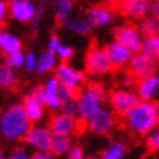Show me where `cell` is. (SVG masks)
I'll return each instance as SVG.
<instances>
[{
  "label": "cell",
  "mask_w": 159,
  "mask_h": 159,
  "mask_svg": "<svg viewBox=\"0 0 159 159\" xmlns=\"http://www.w3.org/2000/svg\"><path fill=\"white\" fill-rule=\"evenodd\" d=\"M123 118L127 128L133 134L145 137L159 125V104L155 101H139Z\"/></svg>",
  "instance_id": "6da1fadb"
},
{
  "label": "cell",
  "mask_w": 159,
  "mask_h": 159,
  "mask_svg": "<svg viewBox=\"0 0 159 159\" xmlns=\"http://www.w3.org/2000/svg\"><path fill=\"white\" fill-rule=\"evenodd\" d=\"M31 129V122L22 105H13L8 107L0 119L2 134L11 141H20L26 137Z\"/></svg>",
  "instance_id": "7a4b0ae2"
},
{
  "label": "cell",
  "mask_w": 159,
  "mask_h": 159,
  "mask_svg": "<svg viewBox=\"0 0 159 159\" xmlns=\"http://www.w3.org/2000/svg\"><path fill=\"white\" fill-rule=\"evenodd\" d=\"M107 94L104 85L100 83H91L78 93V116L88 122L98 111L104 109Z\"/></svg>",
  "instance_id": "3957f363"
},
{
  "label": "cell",
  "mask_w": 159,
  "mask_h": 159,
  "mask_svg": "<svg viewBox=\"0 0 159 159\" xmlns=\"http://www.w3.org/2000/svg\"><path fill=\"white\" fill-rule=\"evenodd\" d=\"M85 69L92 75H106L114 70V66L111 63L109 54L105 48L102 47L93 45L88 51L85 57Z\"/></svg>",
  "instance_id": "277c9868"
},
{
  "label": "cell",
  "mask_w": 159,
  "mask_h": 159,
  "mask_svg": "<svg viewBox=\"0 0 159 159\" xmlns=\"http://www.w3.org/2000/svg\"><path fill=\"white\" fill-rule=\"evenodd\" d=\"M56 78L63 88L73 92L74 94H78L82 91L85 82L84 73L71 67L66 62H62L58 66H56Z\"/></svg>",
  "instance_id": "5b68a950"
},
{
  "label": "cell",
  "mask_w": 159,
  "mask_h": 159,
  "mask_svg": "<svg viewBox=\"0 0 159 159\" xmlns=\"http://www.w3.org/2000/svg\"><path fill=\"white\" fill-rule=\"evenodd\" d=\"M145 36L141 30L133 25H123L115 30V40L127 47L133 54L140 53Z\"/></svg>",
  "instance_id": "8992f818"
},
{
  "label": "cell",
  "mask_w": 159,
  "mask_h": 159,
  "mask_svg": "<svg viewBox=\"0 0 159 159\" xmlns=\"http://www.w3.org/2000/svg\"><path fill=\"white\" fill-rule=\"evenodd\" d=\"M139 101L140 100L137 97L136 92H133L132 89H125V88L113 91L109 97L111 110L119 115L127 114Z\"/></svg>",
  "instance_id": "52a82bcc"
},
{
  "label": "cell",
  "mask_w": 159,
  "mask_h": 159,
  "mask_svg": "<svg viewBox=\"0 0 159 159\" xmlns=\"http://www.w3.org/2000/svg\"><path fill=\"white\" fill-rule=\"evenodd\" d=\"M115 124H116L115 113L109 109H102L87 122L88 129L96 134H101V136H105V134L113 132L115 128Z\"/></svg>",
  "instance_id": "ba28073f"
},
{
  "label": "cell",
  "mask_w": 159,
  "mask_h": 159,
  "mask_svg": "<svg viewBox=\"0 0 159 159\" xmlns=\"http://www.w3.org/2000/svg\"><path fill=\"white\" fill-rule=\"evenodd\" d=\"M128 70H129V74L136 79V80H141V79H144V78L157 74L158 62L146 57V56L142 53H134L131 58L129 65H128Z\"/></svg>",
  "instance_id": "9c48e42d"
},
{
  "label": "cell",
  "mask_w": 159,
  "mask_h": 159,
  "mask_svg": "<svg viewBox=\"0 0 159 159\" xmlns=\"http://www.w3.org/2000/svg\"><path fill=\"white\" fill-rule=\"evenodd\" d=\"M52 137L53 133L51 132L49 128L36 125V127H31L25 140L29 146L36 149L38 152H45V150H51Z\"/></svg>",
  "instance_id": "30bf717a"
},
{
  "label": "cell",
  "mask_w": 159,
  "mask_h": 159,
  "mask_svg": "<svg viewBox=\"0 0 159 159\" xmlns=\"http://www.w3.org/2000/svg\"><path fill=\"white\" fill-rule=\"evenodd\" d=\"M23 109L30 119V122H39L44 115V100L42 88H35L23 101Z\"/></svg>",
  "instance_id": "8fae6325"
},
{
  "label": "cell",
  "mask_w": 159,
  "mask_h": 159,
  "mask_svg": "<svg viewBox=\"0 0 159 159\" xmlns=\"http://www.w3.org/2000/svg\"><path fill=\"white\" fill-rule=\"evenodd\" d=\"M105 49L109 54V58L113 63L114 69H123L129 65L133 53L123 44L116 40H113L105 47Z\"/></svg>",
  "instance_id": "7c38bea8"
},
{
  "label": "cell",
  "mask_w": 159,
  "mask_h": 159,
  "mask_svg": "<svg viewBox=\"0 0 159 159\" xmlns=\"http://www.w3.org/2000/svg\"><path fill=\"white\" fill-rule=\"evenodd\" d=\"M136 94L140 101H155L159 94V74L136 82Z\"/></svg>",
  "instance_id": "4fadbf2b"
},
{
  "label": "cell",
  "mask_w": 159,
  "mask_h": 159,
  "mask_svg": "<svg viewBox=\"0 0 159 159\" xmlns=\"http://www.w3.org/2000/svg\"><path fill=\"white\" fill-rule=\"evenodd\" d=\"M115 18V11L107 5H96L92 7L87 13L85 20L93 27H105L110 25Z\"/></svg>",
  "instance_id": "5bb4252c"
},
{
  "label": "cell",
  "mask_w": 159,
  "mask_h": 159,
  "mask_svg": "<svg viewBox=\"0 0 159 159\" xmlns=\"http://www.w3.org/2000/svg\"><path fill=\"white\" fill-rule=\"evenodd\" d=\"M122 13L133 20L146 18L152 9V0H125L120 5Z\"/></svg>",
  "instance_id": "9a60e30c"
},
{
  "label": "cell",
  "mask_w": 159,
  "mask_h": 159,
  "mask_svg": "<svg viewBox=\"0 0 159 159\" xmlns=\"http://www.w3.org/2000/svg\"><path fill=\"white\" fill-rule=\"evenodd\" d=\"M76 125H78V122L74 116L61 113L54 115L51 119L49 129L53 134H57V136H70L71 133L75 132Z\"/></svg>",
  "instance_id": "2e32d148"
},
{
  "label": "cell",
  "mask_w": 159,
  "mask_h": 159,
  "mask_svg": "<svg viewBox=\"0 0 159 159\" xmlns=\"http://www.w3.org/2000/svg\"><path fill=\"white\" fill-rule=\"evenodd\" d=\"M9 12L14 20L18 22H31L36 17V8L31 3V0H17L12 2L9 7Z\"/></svg>",
  "instance_id": "e0dca14e"
},
{
  "label": "cell",
  "mask_w": 159,
  "mask_h": 159,
  "mask_svg": "<svg viewBox=\"0 0 159 159\" xmlns=\"http://www.w3.org/2000/svg\"><path fill=\"white\" fill-rule=\"evenodd\" d=\"M60 82L56 76H51L47 83L44 84V88H42L43 92V100L44 105L49 109H58L61 107V98H60Z\"/></svg>",
  "instance_id": "ac0fdd59"
},
{
  "label": "cell",
  "mask_w": 159,
  "mask_h": 159,
  "mask_svg": "<svg viewBox=\"0 0 159 159\" xmlns=\"http://www.w3.org/2000/svg\"><path fill=\"white\" fill-rule=\"evenodd\" d=\"M128 146L123 140H114L102 150L101 159H125Z\"/></svg>",
  "instance_id": "d6986e66"
},
{
  "label": "cell",
  "mask_w": 159,
  "mask_h": 159,
  "mask_svg": "<svg viewBox=\"0 0 159 159\" xmlns=\"http://www.w3.org/2000/svg\"><path fill=\"white\" fill-rule=\"evenodd\" d=\"M140 53L145 54L155 62H159V35L145 36Z\"/></svg>",
  "instance_id": "ffe728a7"
},
{
  "label": "cell",
  "mask_w": 159,
  "mask_h": 159,
  "mask_svg": "<svg viewBox=\"0 0 159 159\" xmlns=\"http://www.w3.org/2000/svg\"><path fill=\"white\" fill-rule=\"evenodd\" d=\"M56 62H57V56L52 51L44 52L40 57H38L36 63V71L39 74H48L56 67Z\"/></svg>",
  "instance_id": "44dd1931"
},
{
  "label": "cell",
  "mask_w": 159,
  "mask_h": 159,
  "mask_svg": "<svg viewBox=\"0 0 159 159\" xmlns=\"http://www.w3.org/2000/svg\"><path fill=\"white\" fill-rule=\"evenodd\" d=\"M21 42L20 39L9 33H3L2 38H0V49L4 51L8 54H13V53H17L21 52Z\"/></svg>",
  "instance_id": "7402d4cb"
},
{
  "label": "cell",
  "mask_w": 159,
  "mask_h": 159,
  "mask_svg": "<svg viewBox=\"0 0 159 159\" xmlns=\"http://www.w3.org/2000/svg\"><path fill=\"white\" fill-rule=\"evenodd\" d=\"M63 25H65L66 30L78 35H87L92 30V26L85 18H69Z\"/></svg>",
  "instance_id": "603a6c76"
},
{
  "label": "cell",
  "mask_w": 159,
  "mask_h": 159,
  "mask_svg": "<svg viewBox=\"0 0 159 159\" xmlns=\"http://www.w3.org/2000/svg\"><path fill=\"white\" fill-rule=\"evenodd\" d=\"M70 148H71V139H70V136H57V134H53L52 144H51V152L54 155L67 154Z\"/></svg>",
  "instance_id": "cb8c5ba5"
},
{
  "label": "cell",
  "mask_w": 159,
  "mask_h": 159,
  "mask_svg": "<svg viewBox=\"0 0 159 159\" xmlns=\"http://www.w3.org/2000/svg\"><path fill=\"white\" fill-rule=\"evenodd\" d=\"M73 2L71 0H57L56 2V18L60 23H65L73 12Z\"/></svg>",
  "instance_id": "d4e9b609"
},
{
  "label": "cell",
  "mask_w": 159,
  "mask_h": 159,
  "mask_svg": "<svg viewBox=\"0 0 159 159\" xmlns=\"http://www.w3.org/2000/svg\"><path fill=\"white\" fill-rule=\"evenodd\" d=\"M16 73L9 65L0 66V88H12L16 84Z\"/></svg>",
  "instance_id": "484cf974"
},
{
  "label": "cell",
  "mask_w": 159,
  "mask_h": 159,
  "mask_svg": "<svg viewBox=\"0 0 159 159\" xmlns=\"http://www.w3.org/2000/svg\"><path fill=\"white\" fill-rule=\"evenodd\" d=\"M144 36H152V35H159V20H157L153 16L146 17L141 21V25L139 26Z\"/></svg>",
  "instance_id": "4316f807"
},
{
  "label": "cell",
  "mask_w": 159,
  "mask_h": 159,
  "mask_svg": "<svg viewBox=\"0 0 159 159\" xmlns=\"http://www.w3.org/2000/svg\"><path fill=\"white\" fill-rule=\"evenodd\" d=\"M145 146L149 153L152 154L159 153V125L145 136Z\"/></svg>",
  "instance_id": "83f0119b"
},
{
  "label": "cell",
  "mask_w": 159,
  "mask_h": 159,
  "mask_svg": "<svg viewBox=\"0 0 159 159\" xmlns=\"http://www.w3.org/2000/svg\"><path fill=\"white\" fill-rule=\"evenodd\" d=\"M61 109L62 113L70 115V116H78V97L76 94L73 96H69L67 98H65L61 102Z\"/></svg>",
  "instance_id": "f1b7e54d"
},
{
  "label": "cell",
  "mask_w": 159,
  "mask_h": 159,
  "mask_svg": "<svg viewBox=\"0 0 159 159\" xmlns=\"http://www.w3.org/2000/svg\"><path fill=\"white\" fill-rule=\"evenodd\" d=\"M23 62H25V54H23L22 52H17V53H13V54H8L7 65H9L13 70L22 67L23 66Z\"/></svg>",
  "instance_id": "f546056e"
},
{
  "label": "cell",
  "mask_w": 159,
  "mask_h": 159,
  "mask_svg": "<svg viewBox=\"0 0 159 159\" xmlns=\"http://www.w3.org/2000/svg\"><path fill=\"white\" fill-rule=\"evenodd\" d=\"M56 56L63 62H66L69 61L71 57H73V54H74V49L71 48L70 45H66V44H60L58 45V48L54 51Z\"/></svg>",
  "instance_id": "4dcf8cb0"
},
{
  "label": "cell",
  "mask_w": 159,
  "mask_h": 159,
  "mask_svg": "<svg viewBox=\"0 0 159 159\" xmlns=\"http://www.w3.org/2000/svg\"><path fill=\"white\" fill-rule=\"evenodd\" d=\"M36 63H38V57L34 52H29L25 54V62H23V67L27 71L36 70Z\"/></svg>",
  "instance_id": "1f68e13d"
},
{
  "label": "cell",
  "mask_w": 159,
  "mask_h": 159,
  "mask_svg": "<svg viewBox=\"0 0 159 159\" xmlns=\"http://www.w3.org/2000/svg\"><path fill=\"white\" fill-rule=\"evenodd\" d=\"M67 158L69 159H84V152L80 146H71L67 152Z\"/></svg>",
  "instance_id": "d6a6232c"
},
{
  "label": "cell",
  "mask_w": 159,
  "mask_h": 159,
  "mask_svg": "<svg viewBox=\"0 0 159 159\" xmlns=\"http://www.w3.org/2000/svg\"><path fill=\"white\" fill-rule=\"evenodd\" d=\"M31 159H54V154L51 150H45V152H36L35 154L31 155Z\"/></svg>",
  "instance_id": "836d02e7"
},
{
  "label": "cell",
  "mask_w": 159,
  "mask_h": 159,
  "mask_svg": "<svg viewBox=\"0 0 159 159\" xmlns=\"http://www.w3.org/2000/svg\"><path fill=\"white\" fill-rule=\"evenodd\" d=\"M8 12H9V7L4 2V0H0V23H3L8 16Z\"/></svg>",
  "instance_id": "e575fe53"
},
{
  "label": "cell",
  "mask_w": 159,
  "mask_h": 159,
  "mask_svg": "<svg viewBox=\"0 0 159 159\" xmlns=\"http://www.w3.org/2000/svg\"><path fill=\"white\" fill-rule=\"evenodd\" d=\"M9 159H31V155L26 152V150H22V149H18L11 155Z\"/></svg>",
  "instance_id": "d590c367"
},
{
  "label": "cell",
  "mask_w": 159,
  "mask_h": 159,
  "mask_svg": "<svg viewBox=\"0 0 159 159\" xmlns=\"http://www.w3.org/2000/svg\"><path fill=\"white\" fill-rule=\"evenodd\" d=\"M60 44H61V42H60L58 36L53 35V36L49 39V43H48V51H52V52H54L56 49L58 48V45H60Z\"/></svg>",
  "instance_id": "8d00e7d4"
},
{
  "label": "cell",
  "mask_w": 159,
  "mask_h": 159,
  "mask_svg": "<svg viewBox=\"0 0 159 159\" xmlns=\"http://www.w3.org/2000/svg\"><path fill=\"white\" fill-rule=\"evenodd\" d=\"M153 17H155L157 20H159V0H154L152 2V9H150Z\"/></svg>",
  "instance_id": "74e56055"
},
{
  "label": "cell",
  "mask_w": 159,
  "mask_h": 159,
  "mask_svg": "<svg viewBox=\"0 0 159 159\" xmlns=\"http://www.w3.org/2000/svg\"><path fill=\"white\" fill-rule=\"evenodd\" d=\"M104 2H106L110 5H122L125 0H104Z\"/></svg>",
  "instance_id": "f35d334b"
},
{
  "label": "cell",
  "mask_w": 159,
  "mask_h": 159,
  "mask_svg": "<svg viewBox=\"0 0 159 159\" xmlns=\"http://www.w3.org/2000/svg\"><path fill=\"white\" fill-rule=\"evenodd\" d=\"M84 159H101V158L97 157V155H88V157H85Z\"/></svg>",
  "instance_id": "ab89813d"
},
{
  "label": "cell",
  "mask_w": 159,
  "mask_h": 159,
  "mask_svg": "<svg viewBox=\"0 0 159 159\" xmlns=\"http://www.w3.org/2000/svg\"><path fill=\"white\" fill-rule=\"evenodd\" d=\"M3 33H4V31H3V29H2V26H0V38H2V35H3Z\"/></svg>",
  "instance_id": "60d3db41"
},
{
  "label": "cell",
  "mask_w": 159,
  "mask_h": 159,
  "mask_svg": "<svg viewBox=\"0 0 159 159\" xmlns=\"http://www.w3.org/2000/svg\"><path fill=\"white\" fill-rule=\"evenodd\" d=\"M0 159H5V158L3 157V154H2V153H0Z\"/></svg>",
  "instance_id": "b9f144b4"
},
{
  "label": "cell",
  "mask_w": 159,
  "mask_h": 159,
  "mask_svg": "<svg viewBox=\"0 0 159 159\" xmlns=\"http://www.w3.org/2000/svg\"><path fill=\"white\" fill-rule=\"evenodd\" d=\"M12 2H17V0H12Z\"/></svg>",
  "instance_id": "7bdbcfd3"
},
{
  "label": "cell",
  "mask_w": 159,
  "mask_h": 159,
  "mask_svg": "<svg viewBox=\"0 0 159 159\" xmlns=\"http://www.w3.org/2000/svg\"><path fill=\"white\" fill-rule=\"evenodd\" d=\"M71 2H73V0H71Z\"/></svg>",
  "instance_id": "ee69618b"
}]
</instances>
